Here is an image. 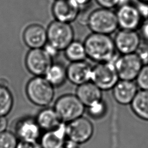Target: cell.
<instances>
[{
	"label": "cell",
	"instance_id": "44dd1931",
	"mask_svg": "<svg viewBox=\"0 0 148 148\" xmlns=\"http://www.w3.org/2000/svg\"><path fill=\"white\" fill-rule=\"evenodd\" d=\"M44 77L54 87L61 86L67 80L66 69L61 64L53 63Z\"/></svg>",
	"mask_w": 148,
	"mask_h": 148
},
{
	"label": "cell",
	"instance_id": "d590c367",
	"mask_svg": "<svg viewBox=\"0 0 148 148\" xmlns=\"http://www.w3.org/2000/svg\"><path fill=\"white\" fill-rule=\"evenodd\" d=\"M141 2H143V3H148V0H139Z\"/></svg>",
	"mask_w": 148,
	"mask_h": 148
},
{
	"label": "cell",
	"instance_id": "484cf974",
	"mask_svg": "<svg viewBox=\"0 0 148 148\" xmlns=\"http://www.w3.org/2000/svg\"><path fill=\"white\" fill-rule=\"evenodd\" d=\"M135 80L138 87L148 91V64L143 66Z\"/></svg>",
	"mask_w": 148,
	"mask_h": 148
},
{
	"label": "cell",
	"instance_id": "ac0fdd59",
	"mask_svg": "<svg viewBox=\"0 0 148 148\" xmlns=\"http://www.w3.org/2000/svg\"><path fill=\"white\" fill-rule=\"evenodd\" d=\"M76 95L86 107L102 99V90L91 81L77 86Z\"/></svg>",
	"mask_w": 148,
	"mask_h": 148
},
{
	"label": "cell",
	"instance_id": "7a4b0ae2",
	"mask_svg": "<svg viewBox=\"0 0 148 148\" xmlns=\"http://www.w3.org/2000/svg\"><path fill=\"white\" fill-rule=\"evenodd\" d=\"M54 88L44 76H35L27 83L26 92L34 104L46 107L54 99Z\"/></svg>",
	"mask_w": 148,
	"mask_h": 148
},
{
	"label": "cell",
	"instance_id": "30bf717a",
	"mask_svg": "<svg viewBox=\"0 0 148 148\" xmlns=\"http://www.w3.org/2000/svg\"><path fill=\"white\" fill-rule=\"evenodd\" d=\"M116 16L121 29L135 31L142 24V17L137 7L130 3L119 6Z\"/></svg>",
	"mask_w": 148,
	"mask_h": 148
},
{
	"label": "cell",
	"instance_id": "7402d4cb",
	"mask_svg": "<svg viewBox=\"0 0 148 148\" xmlns=\"http://www.w3.org/2000/svg\"><path fill=\"white\" fill-rule=\"evenodd\" d=\"M66 58L71 61H84L87 57L84 43L79 41H73L64 50Z\"/></svg>",
	"mask_w": 148,
	"mask_h": 148
},
{
	"label": "cell",
	"instance_id": "4316f807",
	"mask_svg": "<svg viewBox=\"0 0 148 148\" xmlns=\"http://www.w3.org/2000/svg\"><path fill=\"white\" fill-rule=\"evenodd\" d=\"M120 0H96L97 3L103 8L111 9L119 6Z\"/></svg>",
	"mask_w": 148,
	"mask_h": 148
},
{
	"label": "cell",
	"instance_id": "5b68a950",
	"mask_svg": "<svg viewBox=\"0 0 148 148\" xmlns=\"http://www.w3.org/2000/svg\"><path fill=\"white\" fill-rule=\"evenodd\" d=\"M47 43L58 51L64 50L73 41L74 32L69 23L55 20L47 29Z\"/></svg>",
	"mask_w": 148,
	"mask_h": 148
},
{
	"label": "cell",
	"instance_id": "836d02e7",
	"mask_svg": "<svg viewBox=\"0 0 148 148\" xmlns=\"http://www.w3.org/2000/svg\"><path fill=\"white\" fill-rule=\"evenodd\" d=\"M75 1L81 8V7H84L87 5L90 2L91 0H75Z\"/></svg>",
	"mask_w": 148,
	"mask_h": 148
},
{
	"label": "cell",
	"instance_id": "52a82bcc",
	"mask_svg": "<svg viewBox=\"0 0 148 148\" xmlns=\"http://www.w3.org/2000/svg\"><path fill=\"white\" fill-rule=\"evenodd\" d=\"M114 64L120 80L134 81L144 65L135 53L121 54L114 61Z\"/></svg>",
	"mask_w": 148,
	"mask_h": 148
},
{
	"label": "cell",
	"instance_id": "cb8c5ba5",
	"mask_svg": "<svg viewBox=\"0 0 148 148\" xmlns=\"http://www.w3.org/2000/svg\"><path fill=\"white\" fill-rule=\"evenodd\" d=\"M87 108L88 116L95 120L103 118L108 112L107 104L103 99Z\"/></svg>",
	"mask_w": 148,
	"mask_h": 148
},
{
	"label": "cell",
	"instance_id": "6da1fadb",
	"mask_svg": "<svg viewBox=\"0 0 148 148\" xmlns=\"http://www.w3.org/2000/svg\"><path fill=\"white\" fill-rule=\"evenodd\" d=\"M87 57L97 63L115 60L116 49L114 39L109 35L98 33L89 35L83 43Z\"/></svg>",
	"mask_w": 148,
	"mask_h": 148
},
{
	"label": "cell",
	"instance_id": "d6986e66",
	"mask_svg": "<svg viewBox=\"0 0 148 148\" xmlns=\"http://www.w3.org/2000/svg\"><path fill=\"white\" fill-rule=\"evenodd\" d=\"M36 120L41 130L45 131L53 130L62 123L54 108L46 107L38 113Z\"/></svg>",
	"mask_w": 148,
	"mask_h": 148
},
{
	"label": "cell",
	"instance_id": "277c9868",
	"mask_svg": "<svg viewBox=\"0 0 148 148\" xmlns=\"http://www.w3.org/2000/svg\"><path fill=\"white\" fill-rule=\"evenodd\" d=\"M87 25L94 33L108 35L119 27L116 13L106 8L98 9L91 13Z\"/></svg>",
	"mask_w": 148,
	"mask_h": 148
},
{
	"label": "cell",
	"instance_id": "2e32d148",
	"mask_svg": "<svg viewBox=\"0 0 148 148\" xmlns=\"http://www.w3.org/2000/svg\"><path fill=\"white\" fill-rule=\"evenodd\" d=\"M67 140L66 123H62L57 128L45 131L39 143L42 148H64Z\"/></svg>",
	"mask_w": 148,
	"mask_h": 148
},
{
	"label": "cell",
	"instance_id": "ffe728a7",
	"mask_svg": "<svg viewBox=\"0 0 148 148\" xmlns=\"http://www.w3.org/2000/svg\"><path fill=\"white\" fill-rule=\"evenodd\" d=\"M130 105L132 112L138 117L148 121V91L138 90Z\"/></svg>",
	"mask_w": 148,
	"mask_h": 148
},
{
	"label": "cell",
	"instance_id": "f1b7e54d",
	"mask_svg": "<svg viewBox=\"0 0 148 148\" xmlns=\"http://www.w3.org/2000/svg\"><path fill=\"white\" fill-rule=\"evenodd\" d=\"M140 38L147 43H148V18L142 23L140 27Z\"/></svg>",
	"mask_w": 148,
	"mask_h": 148
},
{
	"label": "cell",
	"instance_id": "e0dca14e",
	"mask_svg": "<svg viewBox=\"0 0 148 148\" xmlns=\"http://www.w3.org/2000/svg\"><path fill=\"white\" fill-rule=\"evenodd\" d=\"M23 39L31 49L43 48L47 43V30L39 24L31 25L25 29Z\"/></svg>",
	"mask_w": 148,
	"mask_h": 148
},
{
	"label": "cell",
	"instance_id": "83f0119b",
	"mask_svg": "<svg viewBox=\"0 0 148 148\" xmlns=\"http://www.w3.org/2000/svg\"><path fill=\"white\" fill-rule=\"evenodd\" d=\"M136 53L142 60L143 65L148 64V49L146 47H139Z\"/></svg>",
	"mask_w": 148,
	"mask_h": 148
},
{
	"label": "cell",
	"instance_id": "1f68e13d",
	"mask_svg": "<svg viewBox=\"0 0 148 148\" xmlns=\"http://www.w3.org/2000/svg\"><path fill=\"white\" fill-rule=\"evenodd\" d=\"M8 122L5 116H0V132L5 131Z\"/></svg>",
	"mask_w": 148,
	"mask_h": 148
},
{
	"label": "cell",
	"instance_id": "7c38bea8",
	"mask_svg": "<svg viewBox=\"0 0 148 148\" xmlns=\"http://www.w3.org/2000/svg\"><path fill=\"white\" fill-rule=\"evenodd\" d=\"M80 8L75 0H56L52 12L56 20L70 23L79 16Z\"/></svg>",
	"mask_w": 148,
	"mask_h": 148
},
{
	"label": "cell",
	"instance_id": "3957f363",
	"mask_svg": "<svg viewBox=\"0 0 148 148\" xmlns=\"http://www.w3.org/2000/svg\"><path fill=\"white\" fill-rule=\"evenodd\" d=\"M60 120L68 123L83 116L86 106L73 94H65L59 97L55 102L54 108Z\"/></svg>",
	"mask_w": 148,
	"mask_h": 148
},
{
	"label": "cell",
	"instance_id": "603a6c76",
	"mask_svg": "<svg viewBox=\"0 0 148 148\" xmlns=\"http://www.w3.org/2000/svg\"><path fill=\"white\" fill-rule=\"evenodd\" d=\"M13 99L6 86L0 84V116H5L11 110Z\"/></svg>",
	"mask_w": 148,
	"mask_h": 148
},
{
	"label": "cell",
	"instance_id": "d6a6232c",
	"mask_svg": "<svg viewBox=\"0 0 148 148\" xmlns=\"http://www.w3.org/2000/svg\"><path fill=\"white\" fill-rule=\"evenodd\" d=\"M64 148H79V145L68 139Z\"/></svg>",
	"mask_w": 148,
	"mask_h": 148
},
{
	"label": "cell",
	"instance_id": "4fadbf2b",
	"mask_svg": "<svg viewBox=\"0 0 148 148\" xmlns=\"http://www.w3.org/2000/svg\"><path fill=\"white\" fill-rule=\"evenodd\" d=\"M66 69L67 80L75 85L91 81L92 67L85 61L71 62Z\"/></svg>",
	"mask_w": 148,
	"mask_h": 148
},
{
	"label": "cell",
	"instance_id": "f546056e",
	"mask_svg": "<svg viewBox=\"0 0 148 148\" xmlns=\"http://www.w3.org/2000/svg\"><path fill=\"white\" fill-rule=\"evenodd\" d=\"M16 148H42V147L37 142L20 141L18 143Z\"/></svg>",
	"mask_w": 148,
	"mask_h": 148
},
{
	"label": "cell",
	"instance_id": "9a60e30c",
	"mask_svg": "<svg viewBox=\"0 0 148 148\" xmlns=\"http://www.w3.org/2000/svg\"><path fill=\"white\" fill-rule=\"evenodd\" d=\"M138 91V86L134 81L120 79L112 88L115 101L123 105L131 104Z\"/></svg>",
	"mask_w": 148,
	"mask_h": 148
},
{
	"label": "cell",
	"instance_id": "d4e9b609",
	"mask_svg": "<svg viewBox=\"0 0 148 148\" xmlns=\"http://www.w3.org/2000/svg\"><path fill=\"white\" fill-rule=\"evenodd\" d=\"M18 145L17 136L11 132H0V148H16Z\"/></svg>",
	"mask_w": 148,
	"mask_h": 148
},
{
	"label": "cell",
	"instance_id": "9c48e42d",
	"mask_svg": "<svg viewBox=\"0 0 148 148\" xmlns=\"http://www.w3.org/2000/svg\"><path fill=\"white\" fill-rule=\"evenodd\" d=\"M53 63V58L43 48L31 49L25 58L28 70L35 76H44Z\"/></svg>",
	"mask_w": 148,
	"mask_h": 148
},
{
	"label": "cell",
	"instance_id": "4dcf8cb0",
	"mask_svg": "<svg viewBox=\"0 0 148 148\" xmlns=\"http://www.w3.org/2000/svg\"><path fill=\"white\" fill-rule=\"evenodd\" d=\"M43 49L53 58L54 57H56L58 54V52L60 51L57 49H56L54 47H53V46H51L48 43H46V45L44 46Z\"/></svg>",
	"mask_w": 148,
	"mask_h": 148
},
{
	"label": "cell",
	"instance_id": "5bb4252c",
	"mask_svg": "<svg viewBox=\"0 0 148 148\" xmlns=\"http://www.w3.org/2000/svg\"><path fill=\"white\" fill-rule=\"evenodd\" d=\"M41 128L36 119L26 117L20 120L16 126V136L20 141L37 142L40 136Z\"/></svg>",
	"mask_w": 148,
	"mask_h": 148
},
{
	"label": "cell",
	"instance_id": "e575fe53",
	"mask_svg": "<svg viewBox=\"0 0 148 148\" xmlns=\"http://www.w3.org/2000/svg\"><path fill=\"white\" fill-rule=\"evenodd\" d=\"M129 1L130 0H120L119 1V6H122L124 5H126V4H128L129 3Z\"/></svg>",
	"mask_w": 148,
	"mask_h": 148
},
{
	"label": "cell",
	"instance_id": "8fae6325",
	"mask_svg": "<svg viewBox=\"0 0 148 148\" xmlns=\"http://www.w3.org/2000/svg\"><path fill=\"white\" fill-rule=\"evenodd\" d=\"M141 38L136 31L121 29L116 35L114 42L116 50L121 54L135 53L140 46Z\"/></svg>",
	"mask_w": 148,
	"mask_h": 148
},
{
	"label": "cell",
	"instance_id": "ba28073f",
	"mask_svg": "<svg viewBox=\"0 0 148 148\" xmlns=\"http://www.w3.org/2000/svg\"><path fill=\"white\" fill-rule=\"evenodd\" d=\"M94 132L92 123L83 116L66 123L67 139L77 145L88 142L92 138Z\"/></svg>",
	"mask_w": 148,
	"mask_h": 148
},
{
	"label": "cell",
	"instance_id": "8992f818",
	"mask_svg": "<svg viewBox=\"0 0 148 148\" xmlns=\"http://www.w3.org/2000/svg\"><path fill=\"white\" fill-rule=\"evenodd\" d=\"M119 80L114 61L97 63L92 67L91 82L102 91L112 90Z\"/></svg>",
	"mask_w": 148,
	"mask_h": 148
}]
</instances>
